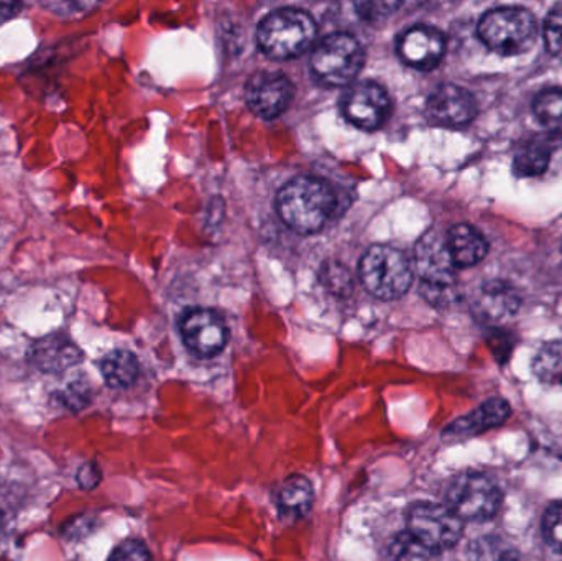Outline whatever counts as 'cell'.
I'll return each instance as SVG.
<instances>
[{
    "mask_svg": "<svg viewBox=\"0 0 562 561\" xmlns=\"http://www.w3.org/2000/svg\"><path fill=\"white\" fill-rule=\"evenodd\" d=\"M279 213L290 229L314 234L326 226L336 207L333 188L313 177H297L280 191Z\"/></svg>",
    "mask_w": 562,
    "mask_h": 561,
    "instance_id": "obj_1",
    "label": "cell"
},
{
    "mask_svg": "<svg viewBox=\"0 0 562 561\" xmlns=\"http://www.w3.org/2000/svg\"><path fill=\"white\" fill-rule=\"evenodd\" d=\"M390 561H441V553L406 532L390 546Z\"/></svg>",
    "mask_w": 562,
    "mask_h": 561,
    "instance_id": "obj_23",
    "label": "cell"
},
{
    "mask_svg": "<svg viewBox=\"0 0 562 561\" xmlns=\"http://www.w3.org/2000/svg\"><path fill=\"white\" fill-rule=\"evenodd\" d=\"M360 279L372 295L382 300L400 299L412 287V262L395 247L373 246L360 260Z\"/></svg>",
    "mask_w": 562,
    "mask_h": 561,
    "instance_id": "obj_5",
    "label": "cell"
},
{
    "mask_svg": "<svg viewBox=\"0 0 562 561\" xmlns=\"http://www.w3.org/2000/svg\"><path fill=\"white\" fill-rule=\"evenodd\" d=\"M0 520H2V513H0Z\"/></svg>",
    "mask_w": 562,
    "mask_h": 561,
    "instance_id": "obj_33",
    "label": "cell"
},
{
    "mask_svg": "<svg viewBox=\"0 0 562 561\" xmlns=\"http://www.w3.org/2000/svg\"><path fill=\"white\" fill-rule=\"evenodd\" d=\"M554 141L547 135H535L528 138L514 158V170L518 177H537L544 173L550 167L551 157L554 152Z\"/></svg>",
    "mask_w": 562,
    "mask_h": 561,
    "instance_id": "obj_18",
    "label": "cell"
},
{
    "mask_svg": "<svg viewBox=\"0 0 562 561\" xmlns=\"http://www.w3.org/2000/svg\"><path fill=\"white\" fill-rule=\"evenodd\" d=\"M535 114L538 121L553 132L562 135V91L561 89H548L541 92L535 101Z\"/></svg>",
    "mask_w": 562,
    "mask_h": 561,
    "instance_id": "obj_24",
    "label": "cell"
},
{
    "mask_svg": "<svg viewBox=\"0 0 562 561\" xmlns=\"http://www.w3.org/2000/svg\"><path fill=\"white\" fill-rule=\"evenodd\" d=\"M544 42L551 55L562 59V3H558L544 20Z\"/></svg>",
    "mask_w": 562,
    "mask_h": 561,
    "instance_id": "obj_25",
    "label": "cell"
},
{
    "mask_svg": "<svg viewBox=\"0 0 562 561\" xmlns=\"http://www.w3.org/2000/svg\"><path fill=\"white\" fill-rule=\"evenodd\" d=\"M82 352L68 336L49 335L38 339L30 351V361L40 371L48 374H61L81 362Z\"/></svg>",
    "mask_w": 562,
    "mask_h": 561,
    "instance_id": "obj_15",
    "label": "cell"
},
{
    "mask_svg": "<svg viewBox=\"0 0 562 561\" xmlns=\"http://www.w3.org/2000/svg\"><path fill=\"white\" fill-rule=\"evenodd\" d=\"M180 332L188 349L201 358L216 356L227 343L226 323L213 310H191L181 319Z\"/></svg>",
    "mask_w": 562,
    "mask_h": 561,
    "instance_id": "obj_9",
    "label": "cell"
},
{
    "mask_svg": "<svg viewBox=\"0 0 562 561\" xmlns=\"http://www.w3.org/2000/svg\"><path fill=\"white\" fill-rule=\"evenodd\" d=\"M314 493L310 481L303 476H291L280 490L279 504L281 513L291 519L306 516L313 506Z\"/></svg>",
    "mask_w": 562,
    "mask_h": 561,
    "instance_id": "obj_19",
    "label": "cell"
},
{
    "mask_svg": "<svg viewBox=\"0 0 562 561\" xmlns=\"http://www.w3.org/2000/svg\"><path fill=\"white\" fill-rule=\"evenodd\" d=\"M482 42L502 56L527 53L537 40V20L521 7H498L479 22Z\"/></svg>",
    "mask_w": 562,
    "mask_h": 561,
    "instance_id": "obj_4",
    "label": "cell"
},
{
    "mask_svg": "<svg viewBox=\"0 0 562 561\" xmlns=\"http://www.w3.org/2000/svg\"><path fill=\"white\" fill-rule=\"evenodd\" d=\"M63 404L72 412L81 411L89 404V385L82 381H75L63 391Z\"/></svg>",
    "mask_w": 562,
    "mask_h": 561,
    "instance_id": "obj_27",
    "label": "cell"
},
{
    "mask_svg": "<svg viewBox=\"0 0 562 561\" xmlns=\"http://www.w3.org/2000/svg\"><path fill=\"white\" fill-rule=\"evenodd\" d=\"M45 9L52 10L55 15L66 16V19H75L81 13H89L98 7V3L89 2H49L43 3Z\"/></svg>",
    "mask_w": 562,
    "mask_h": 561,
    "instance_id": "obj_29",
    "label": "cell"
},
{
    "mask_svg": "<svg viewBox=\"0 0 562 561\" xmlns=\"http://www.w3.org/2000/svg\"><path fill=\"white\" fill-rule=\"evenodd\" d=\"M317 25L300 9H280L269 13L257 29V42L270 58L290 59L313 45Z\"/></svg>",
    "mask_w": 562,
    "mask_h": 561,
    "instance_id": "obj_3",
    "label": "cell"
},
{
    "mask_svg": "<svg viewBox=\"0 0 562 561\" xmlns=\"http://www.w3.org/2000/svg\"><path fill=\"white\" fill-rule=\"evenodd\" d=\"M445 49V36L432 26L416 25L400 36V56L406 65L413 66V68H435L441 61Z\"/></svg>",
    "mask_w": 562,
    "mask_h": 561,
    "instance_id": "obj_13",
    "label": "cell"
},
{
    "mask_svg": "<svg viewBox=\"0 0 562 561\" xmlns=\"http://www.w3.org/2000/svg\"><path fill=\"white\" fill-rule=\"evenodd\" d=\"M398 9V3H362V5H357V10H359V15L366 16L369 20H376L380 16L389 15L392 10Z\"/></svg>",
    "mask_w": 562,
    "mask_h": 561,
    "instance_id": "obj_30",
    "label": "cell"
},
{
    "mask_svg": "<svg viewBox=\"0 0 562 561\" xmlns=\"http://www.w3.org/2000/svg\"><path fill=\"white\" fill-rule=\"evenodd\" d=\"M449 254L456 267H472L487 254V240L475 227L456 224L446 236Z\"/></svg>",
    "mask_w": 562,
    "mask_h": 561,
    "instance_id": "obj_17",
    "label": "cell"
},
{
    "mask_svg": "<svg viewBox=\"0 0 562 561\" xmlns=\"http://www.w3.org/2000/svg\"><path fill=\"white\" fill-rule=\"evenodd\" d=\"M520 308V296L517 290L502 280H492L479 289L472 312L481 322L504 323L510 319Z\"/></svg>",
    "mask_w": 562,
    "mask_h": 561,
    "instance_id": "obj_14",
    "label": "cell"
},
{
    "mask_svg": "<svg viewBox=\"0 0 562 561\" xmlns=\"http://www.w3.org/2000/svg\"><path fill=\"white\" fill-rule=\"evenodd\" d=\"M512 408L507 402L502 399H491L482 404L465 417L452 422L445 430V438H469L491 430V428L501 427L502 424L510 417Z\"/></svg>",
    "mask_w": 562,
    "mask_h": 561,
    "instance_id": "obj_16",
    "label": "cell"
},
{
    "mask_svg": "<svg viewBox=\"0 0 562 561\" xmlns=\"http://www.w3.org/2000/svg\"><path fill=\"white\" fill-rule=\"evenodd\" d=\"M415 269L422 279V293L429 303L438 306L451 305L459 295L456 269L449 254L446 236L429 231L415 247Z\"/></svg>",
    "mask_w": 562,
    "mask_h": 561,
    "instance_id": "obj_2",
    "label": "cell"
},
{
    "mask_svg": "<svg viewBox=\"0 0 562 561\" xmlns=\"http://www.w3.org/2000/svg\"><path fill=\"white\" fill-rule=\"evenodd\" d=\"M78 483L82 490H94V487L101 483V471H99V468L95 467V464H85V467L79 470Z\"/></svg>",
    "mask_w": 562,
    "mask_h": 561,
    "instance_id": "obj_31",
    "label": "cell"
},
{
    "mask_svg": "<svg viewBox=\"0 0 562 561\" xmlns=\"http://www.w3.org/2000/svg\"><path fill=\"white\" fill-rule=\"evenodd\" d=\"M22 3L19 2H0V25L9 22L22 10Z\"/></svg>",
    "mask_w": 562,
    "mask_h": 561,
    "instance_id": "obj_32",
    "label": "cell"
},
{
    "mask_svg": "<svg viewBox=\"0 0 562 561\" xmlns=\"http://www.w3.org/2000/svg\"><path fill=\"white\" fill-rule=\"evenodd\" d=\"M533 372L544 384L562 385V341L548 343L538 351Z\"/></svg>",
    "mask_w": 562,
    "mask_h": 561,
    "instance_id": "obj_22",
    "label": "cell"
},
{
    "mask_svg": "<svg viewBox=\"0 0 562 561\" xmlns=\"http://www.w3.org/2000/svg\"><path fill=\"white\" fill-rule=\"evenodd\" d=\"M293 85L279 71H260L246 86V101L262 119L279 117L293 99Z\"/></svg>",
    "mask_w": 562,
    "mask_h": 561,
    "instance_id": "obj_11",
    "label": "cell"
},
{
    "mask_svg": "<svg viewBox=\"0 0 562 561\" xmlns=\"http://www.w3.org/2000/svg\"><path fill=\"white\" fill-rule=\"evenodd\" d=\"M544 539L562 552V503L553 504L543 519Z\"/></svg>",
    "mask_w": 562,
    "mask_h": 561,
    "instance_id": "obj_26",
    "label": "cell"
},
{
    "mask_svg": "<svg viewBox=\"0 0 562 561\" xmlns=\"http://www.w3.org/2000/svg\"><path fill=\"white\" fill-rule=\"evenodd\" d=\"M469 561H521L520 553L514 546L501 537H479L471 543L468 552Z\"/></svg>",
    "mask_w": 562,
    "mask_h": 561,
    "instance_id": "obj_21",
    "label": "cell"
},
{
    "mask_svg": "<svg viewBox=\"0 0 562 561\" xmlns=\"http://www.w3.org/2000/svg\"><path fill=\"white\" fill-rule=\"evenodd\" d=\"M363 66L360 43L347 33H333L321 40L311 53V68L321 81L330 86L352 82Z\"/></svg>",
    "mask_w": 562,
    "mask_h": 561,
    "instance_id": "obj_6",
    "label": "cell"
},
{
    "mask_svg": "<svg viewBox=\"0 0 562 561\" xmlns=\"http://www.w3.org/2000/svg\"><path fill=\"white\" fill-rule=\"evenodd\" d=\"M344 114L356 127L375 131L389 119V94L376 82H357L344 98Z\"/></svg>",
    "mask_w": 562,
    "mask_h": 561,
    "instance_id": "obj_10",
    "label": "cell"
},
{
    "mask_svg": "<svg viewBox=\"0 0 562 561\" xmlns=\"http://www.w3.org/2000/svg\"><path fill=\"white\" fill-rule=\"evenodd\" d=\"M406 524L413 537L438 552L454 547L464 530L462 520L448 506L432 503H418L409 507Z\"/></svg>",
    "mask_w": 562,
    "mask_h": 561,
    "instance_id": "obj_8",
    "label": "cell"
},
{
    "mask_svg": "<svg viewBox=\"0 0 562 561\" xmlns=\"http://www.w3.org/2000/svg\"><path fill=\"white\" fill-rule=\"evenodd\" d=\"M428 115L448 127H462L477 114V102L468 89L456 85H442L429 96Z\"/></svg>",
    "mask_w": 562,
    "mask_h": 561,
    "instance_id": "obj_12",
    "label": "cell"
},
{
    "mask_svg": "<svg viewBox=\"0 0 562 561\" xmlns=\"http://www.w3.org/2000/svg\"><path fill=\"white\" fill-rule=\"evenodd\" d=\"M109 561H151L147 547L138 540H128L122 543Z\"/></svg>",
    "mask_w": 562,
    "mask_h": 561,
    "instance_id": "obj_28",
    "label": "cell"
},
{
    "mask_svg": "<svg viewBox=\"0 0 562 561\" xmlns=\"http://www.w3.org/2000/svg\"><path fill=\"white\" fill-rule=\"evenodd\" d=\"M101 372L109 388L125 389L134 384L138 375V361L131 351L117 349L109 352L101 362Z\"/></svg>",
    "mask_w": 562,
    "mask_h": 561,
    "instance_id": "obj_20",
    "label": "cell"
},
{
    "mask_svg": "<svg viewBox=\"0 0 562 561\" xmlns=\"http://www.w3.org/2000/svg\"><path fill=\"white\" fill-rule=\"evenodd\" d=\"M446 501L459 519L482 523L498 513L502 493L497 484L484 474L464 473L449 484Z\"/></svg>",
    "mask_w": 562,
    "mask_h": 561,
    "instance_id": "obj_7",
    "label": "cell"
}]
</instances>
